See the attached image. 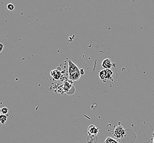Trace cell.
<instances>
[{"label": "cell", "mask_w": 154, "mask_h": 143, "mask_svg": "<svg viewBox=\"0 0 154 143\" xmlns=\"http://www.w3.org/2000/svg\"><path fill=\"white\" fill-rule=\"evenodd\" d=\"M99 133V128H97L95 125H91L88 128V134L89 135L96 136Z\"/></svg>", "instance_id": "obj_5"}, {"label": "cell", "mask_w": 154, "mask_h": 143, "mask_svg": "<svg viewBox=\"0 0 154 143\" xmlns=\"http://www.w3.org/2000/svg\"><path fill=\"white\" fill-rule=\"evenodd\" d=\"M105 143H119L118 140L111 137H107L105 140Z\"/></svg>", "instance_id": "obj_9"}, {"label": "cell", "mask_w": 154, "mask_h": 143, "mask_svg": "<svg viewBox=\"0 0 154 143\" xmlns=\"http://www.w3.org/2000/svg\"><path fill=\"white\" fill-rule=\"evenodd\" d=\"M0 113H1V108H0Z\"/></svg>", "instance_id": "obj_13"}, {"label": "cell", "mask_w": 154, "mask_h": 143, "mask_svg": "<svg viewBox=\"0 0 154 143\" xmlns=\"http://www.w3.org/2000/svg\"><path fill=\"white\" fill-rule=\"evenodd\" d=\"M0 115H1V114H0Z\"/></svg>", "instance_id": "obj_14"}, {"label": "cell", "mask_w": 154, "mask_h": 143, "mask_svg": "<svg viewBox=\"0 0 154 143\" xmlns=\"http://www.w3.org/2000/svg\"><path fill=\"white\" fill-rule=\"evenodd\" d=\"M87 142L88 143H96L98 142V138L96 136L88 135L87 138Z\"/></svg>", "instance_id": "obj_7"}, {"label": "cell", "mask_w": 154, "mask_h": 143, "mask_svg": "<svg viewBox=\"0 0 154 143\" xmlns=\"http://www.w3.org/2000/svg\"><path fill=\"white\" fill-rule=\"evenodd\" d=\"M50 74H51L52 76L56 80H58L61 75V72L59 71L58 69H55V70L52 71Z\"/></svg>", "instance_id": "obj_6"}, {"label": "cell", "mask_w": 154, "mask_h": 143, "mask_svg": "<svg viewBox=\"0 0 154 143\" xmlns=\"http://www.w3.org/2000/svg\"><path fill=\"white\" fill-rule=\"evenodd\" d=\"M116 63L114 65V68L104 69L98 73V81L104 88L111 91L121 88L120 86L123 85L125 80V73L118 71L115 67Z\"/></svg>", "instance_id": "obj_1"}, {"label": "cell", "mask_w": 154, "mask_h": 143, "mask_svg": "<svg viewBox=\"0 0 154 143\" xmlns=\"http://www.w3.org/2000/svg\"><path fill=\"white\" fill-rule=\"evenodd\" d=\"M69 79L73 82L79 80L81 75L79 68L71 60L69 61Z\"/></svg>", "instance_id": "obj_2"}, {"label": "cell", "mask_w": 154, "mask_h": 143, "mask_svg": "<svg viewBox=\"0 0 154 143\" xmlns=\"http://www.w3.org/2000/svg\"><path fill=\"white\" fill-rule=\"evenodd\" d=\"M114 63H112V61L109 59H105L102 62V67L104 69H111L114 67Z\"/></svg>", "instance_id": "obj_4"}, {"label": "cell", "mask_w": 154, "mask_h": 143, "mask_svg": "<svg viewBox=\"0 0 154 143\" xmlns=\"http://www.w3.org/2000/svg\"><path fill=\"white\" fill-rule=\"evenodd\" d=\"M7 8L8 10H9L10 11H12L15 9V5L12 3H9L7 6Z\"/></svg>", "instance_id": "obj_10"}, {"label": "cell", "mask_w": 154, "mask_h": 143, "mask_svg": "<svg viewBox=\"0 0 154 143\" xmlns=\"http://www.w3.org/2000/svg\"><path fill=\"white\" fill-rule=\"evenodd\" d=\"M125 129L121 126H118L115 127V128H114L112 131V135L117 139L122 138L125 136Z\"/></svg>", "instance_id": "obj_3"}, {"label": "cell", "mask_w": 154, "mask_h": 143, "mask_svg": "<svg viewBox=\"0 0 154 143\" xmlns=\"http://www.w3.org/2000/svg\"><path fill=\"white\" fill-rule=\"evenodd\" d=\"M8 111H9V110L7 107H3L1 109V113L3 114H7L8 112Z\"/></svg>", "instance_id": "obj_11"}, {"label": "cell", "mask_w": 154, "mask_h": 143, "mask_svg": "<svg viewBox=\"0 0 154 143\" xmlns=\"http://www.w3.org/2000/svg\"><path fill=\"white\" fill-rule=\"evenodd\" d=\"M3 47H4V46L3 45V44H2V43H0V53L2 52V50L3 49Z\"/></svg>", "instance_id": "obj_12"}, {"label": "cell", "mask_w": 154, "mask_h": 143, "mask_svg": "<svg viewBox=\"0 0 154 143\" xmlns=\"http://www.w3.org/2000/svg\"><path fill=\"white\" fill-rule=\"evenodd\" d=\"M7 120V115L2 114L0 115V122L2 124H5Z\"/></svg>", "instance_id": "obj_8"}]
</instances>
